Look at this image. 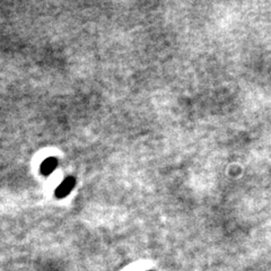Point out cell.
<instances>
[{
  "mask_svg": "<svg viewBox=\"0 0 271 271\" xmlns=\"http://www.w3.org/2000/svg\"><path fill=\"white\" fill-rule=\"evenodd\" d=\"M74 187H75V179L74 178H67L56 190V197L57 198H63V197L68 196L71 190L74 189Z\"/></svg>",
  "mask_w": 271,
  "mask_h": 271,
  "instance_id": "6da1fadb",
  "label": "cell"
},
{
  "mask_svg": "<svg viewBox=\"0 0 271 271\" xmlns=\"http://www.w3.org/2000/svg\"><path fill=\"white\" fill-rule=\"evenodd\" d=\"M57 164H58V163H57L56 158L49 157L42 163V165H41V172H42V173L45 174V175L51 174L52 172L56 170Z\"/></svg>",
  "mask_w": 271,
  "mask_h": 271,
  "instance_id": "7a4b0ae2",
  "label": "cell"
}]
</instances>
